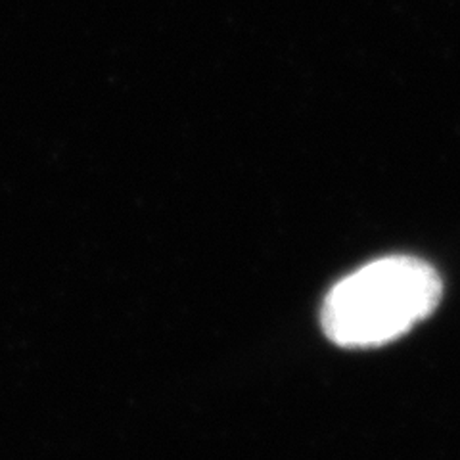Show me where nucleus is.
Wrapping results in <instances>:
<instances>
[{
	"label": "nucleus",
	"instance_id": "obj_1",
	"mask_svg": "<svg viewBox=\"0 0 460 460\" xmlns=\"http://www.w3.org/2000/svg\"><path fill=\"white\" fill-rule=\"evenodd\" d=\"M443 297V280L420 257L390 255L357 269L328 292L324 334L341 348H378L426 321Z\"/></svg>",
	"mask_w": 460,
	"mask_h": 460
}]
</instances>
